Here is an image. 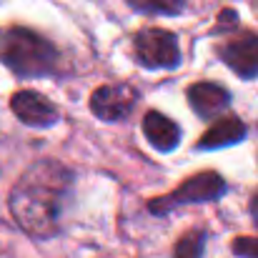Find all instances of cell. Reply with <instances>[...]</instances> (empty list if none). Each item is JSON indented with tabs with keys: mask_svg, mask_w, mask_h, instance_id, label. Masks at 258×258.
<instances>
[{
	"mask_svg": "<svg viewBox=\"0 0 258 258\" xmlns=\"http://www.w3.org/2000/svg\"><path fill=\"white\" fill-rule=\"evenodd\" d=\"M228 193V180L218 171H201L190 178H185L178 188H173L171 193L148 201V211L153 216H168L173 208L180 206H193V203H211V201H221Z\"/></svg>",
	"mask_w": 258,
	"mask_h": 258,
	"instance_id": "3",
	"label": "cell"
},
{
	"mask_svg": "<svg viewBox=\"0 0 258 258\" xmlns=\"http://www.w3.org/2000/svg\"><path fill=\"white\" fill-rule=\"evenodd\" d=\"M0 63L20 81L63 73V53L58 45L25 25H8L0 30Z\"/></svg>",
	"mask_w": 258,
	"mask_h": 258,
	"instance_id": "2",
	"label": "cell"
},
{
	"mask_svg": "<svg viewBox=\"0 0 258 258\" xmlns=\"http://www.w3.org/2000/svg\"><path fill=\"white\" fill-rule=\"evenodd\" d=\"M218 58L241 81H253V78H258V33L238 30V33L228 35V40L218 45Z\"/></svg>",
	"mask_w": 258,
	"mask_h": 258,
	"instance_id": "6",
	"label": "cell"
},
{
	"mask_svg": "<svg viewBox=\"0 0 258 258\" xmlns=\"http://www.w3.org/2000/svg\"><path fill=\"white\" fill-rule=\"evenodd\" d=\"M131 10L141 13V15H183L185 10V0H125Z\"/></svg>",
	"mask_w": 258,
	"mask_h": 258,
	"instance_id": "12",
	"label": "cell"
},
{
	"mask_svg": "<svg viewBox=\"0 0 258 258\" xmlns=\"http://www.w3.org/2000/svg\"><path fill=\"white\" fill-rule=\"evenodd\" d=\"M185 95H188V105L193 108V113L201 120L221 118L231 108V100H233L228 88L221 86V83H211V81H201V83L188 86Z\"/></svg>",
	"mask_w": 258,
	"mask_h": 258,
	"instance_id": "8",
	"label": "cell"
},
{
	"mask_svg": "<svg viewBox=\"0 0 258 258\" xmlns=\"http://www.w3.org/2000/svg\"><path fill=\"white\" fill-rule=\"evenodd\" d=\"M248 213H251V221H253V226L258 228V190L251 196V201H248Z\"/></svg>",
	"mask_w": 258,
	"mask_h": 258,
	"instance_id": "14",
	"label": "cell"
},
{
	"mask_svg": "<svg viewBox=\"0 0 258 258\" xmlns=\"http://www.w3.org/2000/svg\"><path fill=\"white\" fill-rule=\"evenodd\" d=\"M10 110L28 128H53L60 120V110L38 90H18L10 98Z\"/></svg>",
	"mask_w": 258,
	"mask_h": 258,
	"instance_id": "7",
	"label": "cell"
},
{
	"mask_svg": "<svg viewBox=\"0 0 258 258\" xmlns=\"http://www.w3.org/2000/svg\"><path fill=\"white\" fill-rule=\"evenodd\" d=\"M141 128H143L146 141H148L158 153H173V151L180 146V138H183L180 125H178L175 120H171L168 115H163L161 110H148V113L143 115Z\"/></svg>",
	"mask_w": 258,
	"mask_h": 258,
	"instance_id": "9",
	"label": "cell"
},
{
	"mask_svg": "<svg viewBox=\"0 0 258 258\" xmlns=\"http://www.w3.org/2000/svg\"><path fill=\"white\" fill-rule=\"evenodd\" d=\"M141 100V90L131 83H108V86H100L93 90L88 105H90V113L103 120V123H118V120H125L133 108L138 105Z\"/></svg>",
	"mask_w": 258,
	"mask_h": 258,
	"instance_id": "5",
	"label": "cell"
},
{
	"mask_svg": "<svg viewBox=\"0 0 258 258\" xmlns=\"http://www.w3.org/2000/svg\"><path fill=\"white\" fill-rule=\"evenodd\" d=\"M246 136H248L246 123H243L241 118H236V115H226V118L216 120V123L201 136V141L196 143V148L213 153V151H223V148H231V146L243 143Z\"/></svg>",
	"mask_w": 258,
	"mask_h": 258,
	"instance_id": "10",
	"label": "cell"
},
{
	"mask_svg": "<svg viewBox=\"0 0 258 258\" xmlns=\"http://www.w3.org/2000/svg\"><path fill=\"white\" fill-rule=\"evenodd\" d=\"M133 58L146 71H175L180 68L178 35L166 28H143L133 38Z\"/></svg>",
	"mask_w": 258,
	"mask_h": 258,
	"instance_id": "4",
	"label": "cell"
},
{
	"mask_svg": "<svg viewBox=\"0 0 258 258\" xmlns=\"http://www.w3.org/2000/svg\"><path fill=\"white\" fill-rule=\"evenodd\" d=\"M231 251H233V256L238 258H258V238H253V236H238V238H233Z\"/></svg>",
	"mask_w": 258,
	"mask_h": 258,
	"instance_id": "13",
	"label": "cell"
},
{
	"mask_svg": "<svg viewBox=\"0 0 258 258\" xmlns=\"http://www.w3.org/2000/svg\"><path fill=\"white\" fill-rule=\"evenodd\" d=\"M206 243H208V233L203 228H190L178 238V243L173 248V258H203Z\"/></svg>",
	"mask_w": 258,
	"mask_h": 258,
	"instance_id": "11",
	"label": "cell"
},
{
	"mask_svg": "<svg viewBox=\"0 0 258 258\" xmlns=\"http://www.w3.org/2000/svg\"><path fill=\"white\" fill-rule=\"evenodd\" d=\"M76 173L55 158H40L15 180L8 196L13 221L35 241L60 233L66 211L73 198Z\"/></svg>",
	"mask_w": 258,
	"mask_h": 258,
	"instance_id": "1",
	"label": "cell"
}]
</instances>
